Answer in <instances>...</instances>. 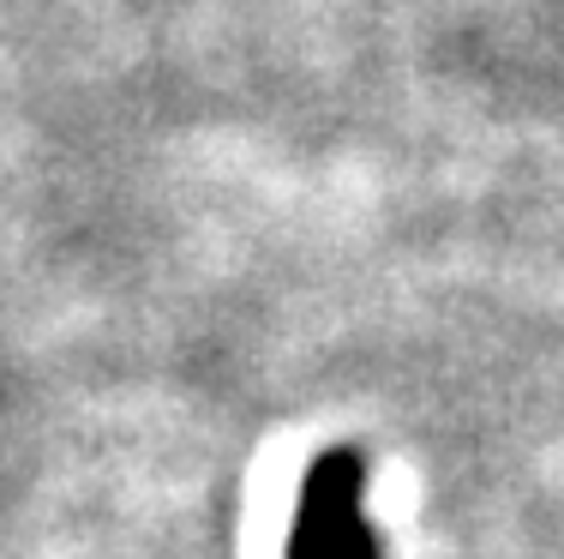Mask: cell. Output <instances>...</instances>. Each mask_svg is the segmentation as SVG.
Here are the masks:
<instances>
[{
  "mask_svg": "<svg viewBox=\"0 0 564 559\" xmlns=\"http://www.w3.org/2000/svg\"><path fill=\"white\" fill-rule=\"evenodd\" d=\"M360 482H367V470L355 451H325L306 470L289 559H379V541L360 512Z\"/></svg>",
  "mask_w": 564,
  "mask_h": 559,
  "instance_id": "6da1fadb",
  "label": "cell"
}]
</instances>
